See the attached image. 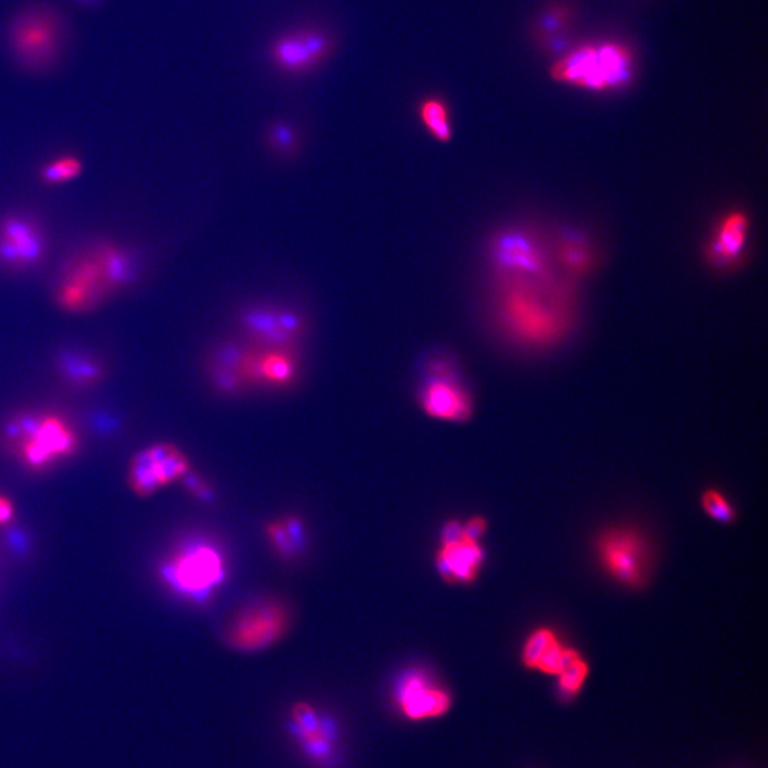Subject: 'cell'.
Masks as SVG:
<instances>
[{"label": "cell", "mask_w": 768, "mask_h": 768, "mask_svg": "<svg viewBox=\"0 0 768 768\" xmlns=\"http://www.w3.org/2000/svg\"><path fill=\"white\" fill-rule=\"evenodd\" d=\"M496 322L511 340L545 349L564 339L574 322L571 290L557 278L548 281H498Z\"/></svg>", "instance_id": "obj_1"}, {"label": "cell", "mask_w": 768, "mask_h": 768, "mask_svg": "<svg viewBox=\"0 0 768 768\" xmlns=\"http://www.w3.org/2000/svg\"><path fill=\"white\" fill-rule=\"evenodd\" d=\"M136 273L131 252L100 242L68 262L56 286V303L65 312H89L133 282Z\"/></svg>", "instance_id": "obj_2"}, {"label": "cell", "mask_w": 768, "mask_h": 768, "mask_svg": "<svg viewBox=\"0 0 768 768\" xmlns=\"http://www.w3.org/2000/svg\"><path fill=\"white\" fill-rule=\"evenodd\" d=\"M68 22L49 2H31L19 7L6 23L4 45L12 62L29 75H45L65 58Z\"/></svg>", "instance_id": "obj_3"}, {"label": "cell", "mask_w": 768, "mask_h": 768, "mask_svg": "<svg viewBox=\"0 0 768 768\" xmlns=\"http://www.w3.org/2000/svg\"><path fill=\"white\" fill-rule=\"evenodd\" d=\"M633 56L626 46L601 41L579 46L552 66L557 82L592 92H615L632 80Z\"/></svg>", "instance_id": "obj_4"}, {"label": "cell", "mask_w": 768, "mask_h": 768, "mask_svg": "<svg viewBox=\"0 0 768 768\" xmlns=\"http://www.w3.org/2000/svg\"><path fill=\"white\" fill-rule=\"evenodd\" d=\"M9 444L31 469H41L55 460L72 456L77 435L65 418L53 413H22L4 425Z\"/></svg>", "instance_id": "obj_5"}, {"label": "cell", "mask_w": 768, "mask_h": 768, "mask_svg": "<svg viewBox=\"0 0 768 768\" xmlns=\"http://www.w3.org/2000/svg\"><path fill=\"white\" fill-rule=\"evenodd\" d=\"M161 575L181 595L204 601L227 578V561L219 548L194 540L181 547L163 565Z\"/></svg>", "instance_id": "obj_6"}, {"label": "cell", "mask_w": 768, "mask_h": 768, "mask_svg": "<svg viewBox=\"0 0 768 768\" xmlns=\"http://www.w3.org/2000/svg\"><path fill=\"white\" fill-rule=\"evenodd\" d=\"M488 255L496 281H548L555 276L551 256L544 242L527 228H507L496 232L491 239Z\"/></svg>", "instance_id": "obj_7"}, {"label": "cell", "mask_w": 768, "mask_h": 768, "mask_svg": "<svg viewBox=\"0 0 768 768\" xmlns=\"http://www.w3.org/2000/svg\"><path fill=\"white\" fill-rule=\"evenodd\" d=\"M599 565L628 588H640L652 569V548L633 528H611L596 542Z\"/></svg>", "instance_id": "obj_8"}, {"label": "cell", "mask_w": 768, "mask_h": 768, "mask_svg": "<svg viewBox=\"0 0 768 768\" xmlns=\"http://www.w3.org/2000/svg\"><path fill=\"white\" fill-rule=\"evenodd\" d=\"M238 325L246 344L256 349L298 351L307 334V322L298 310L269 303L244 308Z\"/></svg>", "instance_id": "obj_9"}, {"label": "cell", "mask_w": 768, "mask_h": 768, "mask_svg": "<svg viewBox=\"0 0 768 768\" xmlns=\"http://www.w3.org/2000/svg\"><path fill=\"white\" fill-rule=\"evenodd\" d=\"M290 630V612L283 603L263 599L244 606L225 628V642L239 652L268 649Z\"/></svg>", "instance_id": "obj_10"}, {"label": "cell", "mask_w": 768, "mask_h": 768, "mask_svg": "<svg viewBox=\"0 0 768 768\" xmlns=\"http://www.w3.org/2000/svg\"><path fill=\"white\" fill-rule=\"evenodd\" d=\"M418 403L425 415L442 422H467L473 415V397L447 357H434L425 366Z\"/></svg>", "instance_id": "obj_11"}, {"label": "cell", "mask_w": 768, "mask_h": 768, "mask_svg": "<svg viewBox=\"0 0 768 768\" xmlns=\"http://www.w3.org/2000/svg\"><path fill=\"white\" fill-rule=\"evenodd\" d=\"M393 703L406 720L418 723L444 716L451 707V696L429 672L412 669L397 680Z\"/></svg>", "instance_id": "obj_12"}, {"label": "cell", "mask_w": 768, "mask_h": 768, "mask_svg": "<svg viewBox=\"0 0 768 768\" xmlns=\"http://www.w3.org/2000/svg\"><path fill=\"white\" fill-rule=\"evenodd\" d=\"M190 473L184 452L168 442L144 450L134 457L129 469V484L138 496H150L161 487L183 479Z\"/></svg>", "instance_id": "obj_13"}, {"label": "cell", "mask_w": 768, "mask_h": 768, "mask_svg": "<svg viewBox=\"0 0 768 768\" xmlns=\"http://www.w3.org/2000/svg\"><path fill=\"white\" fill-rule=\"evenodd\" d=\"M46 254L45 234L24 215H7L0 222V265L9 271L38 266Z\"/></svg>", "instance_id": "obj_14"}, {"label": "cell", "mask_w": 768, "mask_h": 768, "mask_svg": "<svg viewBox=\"0 0 768 768\" xmlns=\"http://www.w3.org/2000/svg\"><path fill=\"white\" fill-rule=\"evenodd\" d=\"M750 235V219L743 211L720 218L707 242V262L718 271H731L745 261Z\"/></svg>", "instance_id": "obj_15"}, {"label": "cell", "mask_w": 768, "mask_h": 768, "mask_svg": "<svg viewBox=\"0 0 768 768\" xmlns=\"http://www.w3.org/2000/svg\"><path fill=\"white\" fill-rule=\"evenodd\" d=\"M293 737L302 752L317 764L325 765L334 755L335 728L307 701H299L290 711Z\"/></svg>", "instance_id": "obj_16"}, {"label": "cell", "mask_w": 768, "mask_h": 768, "mask_svg": "<svg viewBox=\"0 0 768 768\" xmlns=\"http://www.w3.org/2000/svg\"><path fill=\"white\" fill-rule=\"evenodd\" d=\"M329 50L330 40L326 34L315 31H295L276 40L272 58L282 70L300 73L319 65Z\"/></svg>", "instance_id": "obj_17"}, {"label": "cell", "mask_w": 768, "mask_h": 768, "mask_svg": "<svg viewBox=\"0 0 768 768\" xmlns=\"http://www.w3.org/2000/svg\"><path fill=\"white\" fill-rule=\"evenodd\" d=\"M252 346L248 344H224L218 346L208 361V376L215 388L234 395L251 388L249 363Z\"/></svg>", "instance_id": "obj_18"}, {"label": "cell", "mask_w": 768, "mask_h": 768, "mask_svg": "<svg viewBox=\"0 0 768 768\" xmlns=\"http://www.w3.org/2000/svg\"><path fill=\"white\" fill-rule=\"evenodd\" d=\"M300 359L298 351L256 349L252 347L249 379L251 388H285L299 378Z\"/></svg>", "instance_id": "obj_19"}, {"label": "cell", "mask_w": 768, "mask_h": 768, "mask_svg": "<svg viewBox=\"0 0 768 768\" xmlns=\"http://www.w3.org/2000/svg\"><path fill=\"white\" fill-rule=\"evenodd\" d=\"M484 564V549L478 540H462L440 544L435 555L437 571L450 584H469L477 578Z\"/></svg>", "instance_id": "obj_20"}, {"label": "cell", "mask_w": 768, "mask_h": 768, "mask_svg": "<svg viewBox=\"0 0 768 768\" xmlns=\"http://www.w3.org/2000/svg\"><path fill=\"white\" fill-rule=\"evenodd\" d=\"M56 369L66 384L78 388H94L106 376L103 364L94 356L77 349L60 352L56 357Z\"/></svg>", "instance_id": "obj_21"}, {"label": "cell", "mask_w": 768, "mask_h": 768, "mask_svg": "<svg viewBox=\"0 0 768 768\" xmlns=\"http://www.w3.org/2000/svg\"><path fill=\"white\" fill-rule=\"evenodd\" d=\"M557 256L567 272L584 276L595 265V254L588 239L579 232L568 231L558 239Z\"/></svg>", "instance_id": "obj_22"}, {"label": "cell", "mask_w": 768, "mask_h": 768, "mask_svg": "<svg viewBox=\"0 0 768 768\" xmlns=\"http://www.w3.org/2000/svg\"><path fill=\"white\" fill-rule=\"evenodd\" d=\"M418 117L427 133L440 143H449L452 138L451 114L444 100L429 97L418 107Z\"/></svg>", "instance_id": "obj_23"}, {"label": "cell", "mask_w": 768, "mask_h": 768, "mask_svg": "<svg viewBox=\"0 0 768 768\" xmlns=\"http://www.w3.org/2000/svg\"><path fill=\"white\" fill-rule=\"evenodd\" d=\"M266 535L281 557L293 558L302 549L303 527L296 518H282L268 523Z\"/></svg>", "instance_id": "obj_24"}, {"label": "cell", "mask_w": 768, "mask_h": 768, "mask_svg": "<svg viewBox=\"0 0 768 768\" xmlns=\"http://www.w3.org/2000/svg\"><path fill=\"white\" fill-rule=\"evenodd\" d=\"M83 173V163L72 154L58 156L45 164L40 170V180L48 185H62L72 183Z\"/></svg>", "instance_id": "obj_25"}, {"label": "cell", "mask_w": 768, "mask_h": 768, "mask_svg": "<svg viewBox=\"0 0 768 768\" xmlns=\"http://www.w3.org/2000/svg\"><path fill=\"white\" fill-rule=\"evenodd\" d=\"M558 640V636L551 630L542 628L528 636L527 642L523 645L522 663L528 669H535L540 657L544 656L548 649Z\"/></svg>", "instance_id": "obj_26"}, {"label": "cell", "mask_w": 768, "mask_h": 768, "mask_svg": "<svg viewBox=\"0 0 768 768\" xmlns=\"http://www.w3.org/2000/svg\"><path fill=\"white\" fill-rule=\"evenodd\" d=\"M559 676V691L564 696H575L584 686L585 679L588 676V665L582 659L581 655H576L574 659L567 663V666L561 670Z\"/></svg>", "instance_id": "obj_27"}, {"label": "cell", "mask_w": 768, "mask_h": 768, "mask_svg": "<svg viewBox=\"0 0 768 768\" xmlns=\"http://www.w3.org/2000/svg\"><path fill=\"white\" fill-rule=\"evenodd\" d=\"M701 504L707 515L719 522H731L735 518V510L731 508L726 496L719 491L707 490L701 496Z\"/></svg>", "instance_id": "obj_28"}, {"label": "cell", "mask_w": 768, "mask_h": 768, "mask_svg": "<svg viewBox=\"0 0 768 768\" xmlns=\"http://www.w3.org/2000/svg\"><path fill=\"white\" fill-rule=\"evenodd\" d=\"M271 141H272V146L275 147L276 150L290 153L295 147V134L288 127H275L271 133Z\"/></svg>", "instance_id": "obj_29"}, {"label": "cell", "mask_w": 768, "mask_h": 768, "mask_svg": "<svg viewBox=\"0 0 768 768\" xmlns=\"http://www.w3.org/2000/svg\"><path fill=\"white\" fill-rule=\"evenodd\" d=\"M487 522L484 518L474 517L462 523V531H464V538L467 540H478L486 532Z\"/></svg>", "instance_id": "obj_30"}, {"label": "cell", "mask_w": 768, "mask_h": 768, "mask_svg": "<svg viewBox=\"0 0 768 768\" xmlns=\"http://www.w3.org/2000/svg\"><path fill=\"white\" fill-rule=\"evenodd\" d=\"M185 486H187L188 490L191 493L194 494L198 498H202V500H208L210 496H211V490H210V487L207 484L202 483V479L198 478V477L192 476V474L187 473L185 474L184 478Z\"/></svg>", "instance_id": "obj_31"}, {"label": "cell", "mask_w": 768, "mask_h": 768, "mask_svg": "<svg viewBox=\"0 0 768 768\" xmlns=\"http://www.w3.org/2000/svg\"><path fill=\"white\" fill-rule=\"evenodd\" d=\"M464 538L462 523L459 521H449L442 531V540L440 544H451Z\"/></svg>", "instance_id": "obj_32"}, {"label": "cell", "mask_w": 768, "mask_h": 768, "mask_svg": "<svg viewBox=\"0 0 768 768\" xmlns=\"http://www.w3.org/2000/svg\"><path fill=\"white\" fill-rule=\"evenodd\" d=\"M13 505L11 501L0 496V525L9 522L13 518Z\"/></svg>", "instance_id": "obj_33"}, {"label": "cell", "mask_w": 768, "mask_h": 768, "mask_svg": "<svg viewBox=\"0 0 768 768\" xmlns=\"http://www.w3.org/2000/svg\"><path fill=\"white\" fill-rule=\"evenodd\" d=\"M72 2L80 7H95L103 4L104 0H72Z\"/></svg>", "instance_id": "obj_34"}]
</instances>
